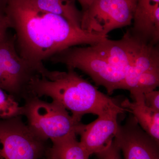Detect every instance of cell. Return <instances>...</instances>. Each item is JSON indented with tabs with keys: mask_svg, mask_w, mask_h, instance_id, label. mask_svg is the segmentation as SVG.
I'll list each match as a JSON object with an SVG mask.
<instances>
[{
	"mask_svg": "<svg viewBox=\"0 0 159 159\" xmlns=\"http://www.w3.org/2000/svg\"><path fill=\"white\" fill-rule=\"evenodd\" d=\"M146 105L154 110L159 112V92L155 90L143 93Z\"/></svg>",
	"mask_w": 159,
	"mask_h": 159,
	"instance_id": "e0dca14e",
	"label": "cell"
},
{
	"mask_svg": "<svg viewBox=\"0 0 159 159\" xmlns=\"http://www.w3.org/2000/svg\"><path fill=\"white\" fill-rule=\"evenodd\" d=\"M5 0H0V11L4 12L5 7Z\"/></svg>",
	"mask_w": 159,
	"mask_h": 159,
	"instance_id": "44dd1931",
	"label": "cell"
},
{
	"mask_svg": "<svg viewBox=\"0 0 159 159\" xmlns=\"http://www.w3.org/2000/svg\"><path fill=\"white\" fill-rule=\"evenodd\" d=\"M25 101L23 116L31 131L42 140L53 142L72 134L77 135L82 123L76 121L59 102H46L36 96Z\"/></svg>",
	"mask_w": 159,
	"mask_h": 159,
	"instance_id": "5b68a950",
	"label": "cell"
},
{
	"mask_svg": "<svg viewBox=\"0 0 159 159\" xmlns=\"http://www.w3.org/2000/svg\"><path fill=\"white\" fill-rule=\"evenodd\" d=\"M11 28V23L4 12L0 11V42L7 37L8 29Z\"/></svg>",
	"mask_w": 159,
	"mask_h": 159,
	"instance_id": "ac0fdd59",
	"label": "cell"
},
{
	"mask_svg": "<svg viewBox=\"0 0 159 159\" xmlns=\"http://www.w3.org/2000/svg\"><path fill=\"white\" fill-rule=\"evenodd\" d=\"M4 13L16 32V47L21 57L38 67L61 51L46 12L29 0H5Z\"/></svg>",
	"mask_w": 159,
	"mask_h": 159,
	"instance_id": "3957f363",
	"label": "cell"
},
{
	"mask_svg": "<svg viewBox=\"0 0 159 159\" xmlns=\"http://www.w3.org/2000/svg\"><path fill=\"white\" fill-rule=\"evenodd\" d=\"M44 159H57V157L51 149V147H49Z\"/></svg>",
	"mask_w": 159,
	"mask_h": 159,
	"instance_id": "ffe728a7",
	"label": "cell"
},
{
	"mask_svg": "<svg viewBox=\"0 0 159 159\" xmlns=\"http://www.w3.org/2000/svg\"><path fill=\"white\" fill-rule=\"evenodd\" d=\"M130 93L133 102L125 99L120 103V105L131 112L142 129L159 142V112L146 105L142 92L132 90Z\"/></svg>",
	"mask_w": 159,
	"mask_h": 159,
	"instance_id": "8fae6325",
	"label": "cell"
},
{
	"mask_svg": "<svg viewBox=\"0 0 159 159\" xmlns=\"http://www.w3.org/2000/svg\"><path fill=\"white\" fill-rule=\"evenodd\" d=\"M23 116V107L10 94L0 87V119Z\"/></svg>",
	"mask_w": 159,
	"mask_h": 159,
	"instance_id": "5bb4252c",
	"label": "cell"
},
{
	"mask_svg": "<svg viewBox=\"0 0 159 159\" xmlns=\"http://www.w3.org/2000/svg\"><path fill=\"white\" fill-rule=\"evenodd\" d=\"M37 9L63 17L72 25L81 29L82 11L75 0H29Z\"/></svg>",
	"mask_w": 159,
	"mask_h": 159,
	"instance_id": "7c38bea8",
	"label": "cell"
},
{
	"mask_svg": "<svg viewBox=\"0 0 159 159\" xmlns=\"http://www.w3.org/2000/svg\"><path fill=\"white\" fill-rule=\"evenodd\" d=\"M155 70H159V44L142 43L126 71L122 89H133L141 74Z\"/></svg>",
	"mask_w": 159,
	"mask_h": 159,
	"instance_id": "30bf717a",
	"label": "cell"
},
{
	"mask_svg": "<svg viewBox=\"0 0 159 159\" xmlns=\"http://www.w3.org/2000/svg\"><path fill=\"white\" fill-rule=\"evenodd\" d=\"M15 34L0 42V87L17 102L33 96L31 82L39 76L51 78L52 71L32 64L20 56Z\"/></svg>",
	"mask_w": 159,
	"mask_h": 159,
	"instance_id": "277c9868",
	"label": "cell"
},
{
	"mask_svg": "<svg viewBox=\"0 0 159 159\" xmlns=\"http://www.w3.org/2000/svg\"><path fill=\"white\" fill-rule=\"evenodd\" d=\"M128 1H129V2H131L132 4H133L134 5L136 6L137 0H128Z\"/></svg>",
	"mask_w": 159,
	"mask_h": 159,
	"instance_id": "603a6c76",
	"label": "cell"
},
{
	"mask_svg": "<svg viewBox=\"0 0 159 159\" xmlns=\"http://www.w3.org/2000/svg\"><path fill=\"white\" fill-rule=\"evenodd\" d=\"M159 85V70H152L141 74L135 87L131 91H139L144 93L154 90Z\"/></svg>",
	"mask_w": 159,
	"mask_h": 159,
	"instance_id": "9a60e30c",
	"label": "cell"
},
{
	"mask_svg": "<svg viewBox=\"0 0 159 159\" xmlns=\"http://www.w3.org/2000/svg\"><path fill=\"white\" fill-rule=\"evenodd\" d=\"M95 0H75L79 3L82 7V10L81 11H84L86 10L89 7L92 3L94 2Z\"/></svg>",
	"mask_w": 159,
	"mask_h": 159,
	"instance_id": "d6986e66",
	"label": "cell"
},
{
	"mask_svg": "<svg viewBox=\"0 0 159 159\" xmlns=\"http://www.w3.org/2000/svg\"><path fill=\"white\" fill-rule=\"evenodd\" d=\"M122 113L120 111H113L99 116L87 125L81 124L77 134L80 135V143L86 159L111 145L118 130V116Z\"/></svg>",
	"mask_w": 159,
	"mask_h": 159,
	"instance_id": "9c48e42d",
	"label": "cell"
},
{
	"mask_svg": "<svg viewBox=\"0 0 159 159\" xmlns=\"http://www.w3.org/2000/svg\"><path fill=\"white\" fill-rule=\"evenodd\" d=\"M114 140L124 159H159V142L142 129L133 116L119 124Z\"/></svg>",
	"mask_w": 159,
	"mask_h": 159,
	"instance_id": "ba28073f",
	"label": "cell"
},
{
	"mask_svg": "<svg viewBox=\"0 0 159 159\" xmlns=\"http://www.w3.org/2000/svg\"><path fill=\"white\" fill-rule=\"evenodd\" d=\"M135 6L128 0H95L82 11L81 29L107 36L114 29L132 23Z\"/></svg>",
	"mask_w": 159,
	"mask_h": 159,
	"instance_id": "52a82bcc",
	"label": "cell"
},
{
	"mask_svg": "<svg viewBox=\"0 0 159 159\" xmlns=\"http://www.w3.org/2000/svg\"><path fill=\"white\" fill-rule=\"evenodd\" d=\"M141 43L127 31L118 40L107 38L88 47H70L49 60L82 71L111 95L116 90L122 89L125 73Z\"/></svg>",
	"mask_w": 159,
	"mask_h": 159,
	"instance_id": "6da1fadb",
	"label": "cell"
},
{
	"mask_svg": "<svg viewBox=\"0 0 159 159\" xmlns=\"http://www.w3.org/2000/svg\"><path fill=\"white\" fill-rule=\"evenodd\" d=\"M67 69V72L53 71L51 80L41 76L33 79L31 85L33 96L51 97L70 111L72 116L79 122L86 114L99 116L113 111H127L80 77L74 69Z\"/></svg>",
	"mask_w": 159,
	"mask_h": 159,
	"instance_id": "7a4b0ae2",
	"label": "cell"
},
{
	"mask_svg": "<svg viewBox=\"0 0 159 159\" xmlns=\"http://www.w3.org/2000/svg\"><path fill=\"white\" fill-rule=\"evenodd\" d=\"M121 152L120 148L113 140L108 148L96 155L99 159H122Z\"/></svg>",
	"mask_w": 159,
	"mask_h": 159,
	"instance_id": "2e32d148",
	"label": "cell"
},
{
	"mask_svg": "<svg viewBox=\"0 0 159 159\" xmlns=\"http://www.w3.org/2000/svg\"><path fill=\"white\" fill-rule=\"evenodd\" d=\"M77 135L76 134H72L52 142L51 148L57 159H86Z\"/></svg>",
	"mask_w": 159,
	"mask_h": 159,
	"instance_id": "4fadbf2b",
	"label": "cell"
},
{
	"mask_svg": "<svg viewBox=\"0 0 159 159\" xmlns=\"http://www.w3.org/2000/svg\"><path fill=\"white\" fill-rule=\"evenodd\" d=\"M49 147L24 123L22 116L0 119V159H44Z\"/></svg>",
	"mask_w": 159,
	"mask_h": 159,
	"instance_id": "8992f818",
	"label": "cell"
},
{
	"mask_svg": "<svg viewBox=\"0 0 159 159\" xmlns=\"http://www.w3.org/2000/svg\"><path fill=\"white\" fill-rule=\"evenodd\" d=\"M142 2L159 3V0H137V2Z\"/></svg>",
	"mask_w": 159,
	"mask_h": 159,
	"instance_id": "7402d4cb",
	"label": "cell"
}]
</instances>
